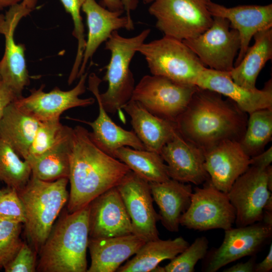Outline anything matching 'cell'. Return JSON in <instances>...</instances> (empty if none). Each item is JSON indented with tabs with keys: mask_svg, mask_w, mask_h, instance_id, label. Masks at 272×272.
<instances>
[{
	"mask_svg": "<svg viewBox=\"0 0 272 272\" xmlns=\"http://www.w3.org/2000/svg\"><path fill=\"white\" fill-rule=\"evenodd\" d=\"M189 243L183 237L174 239L160 238L146 242L135 254V256L123 265L118 272H150L162 261L172 259L182 252Z\"/></svg>",
	"mask_w": 272,
	"mask_h": 272,
	"instance_id": "83f0119b",
	"label": "cell"
},
{
	"mask_svg": "<svg viewBox=\"0 0 272 272\" xmlns=\"http://www.w3.org/2000/svg\"><path fill=\"white\" fill-rule=\"evenodd\" d=\"M204 1H205V2H209V1H211V0H204Z\"/></svg>",
	"mask_w": 272,
	"mask_h": 272,
	"instance_id": "681fc988",
	"label": "cell"
},
{
	"mask_svg": "<svg viewBox=\"0 0 272 272\" xmlns=\"http://www.w3.org/2000/svg\"><path fill=\"white\" fill-rule=\"evenodd\" d=\"M148 11L164 36L181 41L200 35L213 21L204 0H154Z\"/></svg>",
	"mask_w": 272,
	"mask_h": 272,
	"instance_id": "52a82bcc",
	"label": "cell"
},
{
	"mask_svg": "<svg viewBox=\"0 0 272 272\" xmlns=\"http://www.w3.org/2000/svg\"><path fill=\"white\" fill-rule=\"evenodd\" d=\"M65 11L69 13L74 23L73 34L78 41V48L76 59H82L84 51L86 39L84 26L81 15L82 7L86 0H60Z\"/></svg>",
	"mask_w": 272,
	"mask_h": 272,
	"instance_id": "8d00e7d4",
	"label": "cell"
},
{
	"mask_svg": "<svg viewBox=\"0 0 272 272\" xmlns=\"http://www.w3.org/2000/svg\"><path fill=\"white\" fill-rule=\"evenodd\" d=\"M102 2L110 10L124 11L121 0H102Z\"/></svg>",
	"mask_w": 272,
	"mask_h": 272,
	"instance_id": "f6af8a7d",
	"label": "cell"
},
{
	"mask_svg": "<svg viewBox=\"0 0 272 272\" xmlns=\"http://www.w3.org/2000/svg\"><path fill=\"white\" fill-rule=\"evenodd\" d=\"M132 234L124 202L116 187L89 203V237L106 238Z\"/></svg>",
	"mask_w": 272,
	"mask_h": 272,
	"instance_id": "2e32d148",
	"label": "cell"
},
{
	"mask_svg": "<svg viewBox=\"0 0 272 272\" xmlns=\"http://www.w3.org/2000/svg\"><path fill=\"white\" fill-rule=\"evenodd\" d=\"M18 98L14 92L0 79V121L6 108Z\"/></svg>",
	"mask_w": 272,
	"mask_h": 272,
	"instance_id": "f35d334b",
	"label": "cell"
},
{
	"mask_svg": "<svg viewBox=\"0 0 272 272\" xmlns=\"http://www.w3.org/2000/svg\"><path fill=\"white\" fill-rule=\"evenodd\" d=\"M1 79V78H0Z\"/></svg>",
	"mask_w": 272,
	"mask_h": 272,
	"instance_id": "816d5d0a",
	"label": "cell"
},
{
	"mask_svg": "<svg viewBox=\"0 0 272 272\" xmlns=\"http://www.w3.org/2000/svg\"><path fill=\"white\" fill-rule=\"evenodd\" d=\"M256 257L255 255L244 262H238L236 264L224 269L223 272H254Z\"/></svg>",
	"mask_w": 272,
	"mask_h": 272,
	"instance_id": "60d3db41",
	"label": "cell"
},
{
	"mask_svg": "<svg viewBox=\"0 0 272 272\" xmlns=\"http://www.w3.org/2000/svg\"><path fill=\"white\" fill-rule=\"evenodd\" d=\"M114 157L149 182H162L170 179L166 164L157 152L122 147L116 151Z\"/></svg>",
	"mask_w": 272,
	"mask_h": 272,
	"instance_id": "f1b7e54d",
	"label": "cell"
},
{
	"mask_svg": "<svg viewBox=\"0 0 272 272\" xmlns=\"http://www.w3.org/2000/svg\"><path fill=\"white\" fill-rule=\"evenodd\" d=\"M89 204L62 216L40 248L36 271L85 272L89 241Z\"/></svg>",
	"mask_w": 272,
	"mask_h": 272,
	"instance_id": "3957f363",
	"label": "cell"
},
{
	"mask_svg": "<svg viewBox=\"0 0 272 272\" xmlns=\"http://www.w3.org/2000/svg\"><path fill=\"white\" fill-rule=\"evenodd\" d=\"M0 219L25 223L24 206L16 189L8 187L0 197Z\"/></svg>",
	"mask_w": 272,
	"mask_h": 272,
	"instance_id": "d590c367",
	"label": "cell"
},
{
	"mask_svg": "<svg viewBox=\"0 0 272 272\" xmlns=\"http://www.w3.org/2000/svg\"><path fill=\"white\" fill-rule=\"evenodd\" d=\"M69 178L45 181L32 176L18 191L25 213V230L34 250L39 252L54 222L67 203Z\"/></svg>",
	"mask_w": 272,
	"mask_h": 272,
	"instance_id": "277c9868",
	"label": "cell"
},
{
	"mask_svg": "<svg viewBox=\"0 0 272 272\" xmlns=\"http://www.w3.org/2000/svg\"><path fill=\"white\" fill-rule=\"evenodd\" d=\"M122 108L129 116L133 131L146 150L160 154L177 131L175 122L153 114L135 101L130 100Z\"/></svg>",
	"mask_w": 272,
	"mask_h": 272,
	"instance_id": "d4e9b609",
	"label": "cell"
},
{
	"mask_svg": "<svg viewBox=\"0 0 272 272\" xmlns=\"http://www.w3.org/2000/svg\"><path fill=\"white\" fill-rule=\"evenodd\" d=\"M31 12L21 3L10 7L5 15L0 14V34L5 38V49L0 61V78L18 97L22 96L30 77L25 58V47L14 39L15 29L22 18Z\"/></svg>",
	"mask_w": 272,
	"mask_h": 272,
	"instance_id": "5bb4252c",
	"label": "cell"
},
{
	"mask_svg": "<svg viewBox=\"0 0 272 272\" xmlns=\"http://www.w3.org/2000/svg\"><path fill=\"white\" fill-rule=\"evenodd\" d=\"M137 52L144 57L152 75L168 78L179 84L195 85L206 67L183 42L164 36L143 43Z\"/></svg>",
	"mask_w": 272,
	"mask_h": 272,
	"instance_id": "8992f818",
	"label": "cell"
},
{
	"mask_svg": "<svg viewBox=\"0 0 272 272\" xmlns=\"http://www.w3.org/2000/svg\"><path fill=\"white\" fill-rule=\"evenodd\" d=\"M87 73H84L79 78L77 85L72 89L62 91L55 87L45 92L42 85L38 89L30 90V94L16 99L13 102L24 113L39 121L59 119L65 111L77 107H86L93 104V97L80 98L79 96L86 91Z\"/></svg>",
	"mask_w": 272,
	"mask_h": 272,
	"instance_id": "4fadbf2b",
	"label": "cell"
},
{
	"mask_svg": "<svg viewBox=\"0 0 272 272\" xmlns=\"http://www.w3.org/2000/svg\"><path fill=\"white\" fill-rule=\"evenodd\" d=\"M40 123L13 102L6 108L0 121V139L26 160Z\"/></svg>",
	"mask_w": 272,
	"mask_h": 272,
	"instance_id": "4316f807",
	"label": "cell"
},
{
	"mask_svg": "<svg viewBox=\"0 0 272 272\" xmlns=\"http://www.w3.org/2000/svg\"><path fill=\"white\" fill-rule=\"evenodd\" d=\"M102 81L95 74L89 77L88 89L95 96L99 108V114L95 120L83 121L92 128V131L89 132L91 140L101 150L113 157L116 151L122 147L146 150L133 131L125 130L116 124L104 108L97 94Z\"/></svg>",
	"mask_w": 272,
	"mask_h": 272,
	"instance_id": "7402d4cb",
	"label": "cell"
},
{
	"mask_svg": "<svg viewBox=\"0 0 272 272\" xmlns=\"http://www.w3.org/2000/svg\"><path fill=\"white\" fill-rule=\"evenodd\" d=\"M209 243L206 237H197L182 252L164 266L165 272H194L198 261L205 257L208 251Z\"/></svg>",
	"mask_w": 272,
	"mask_h": 272,
	"instance_id": "836d02e7",
	"label": "cell"
},
{
	"mask_svg": "<svg viewBox=\"0 0 272 272\" xmlns=\"http://www.w3.org/2000/svg\"><path fill=\"white\" fill-rule=\"evenodd\" d=\"M151 30L146 29L138 35L124 37L114 31L105 42V49L110 52L108 64L103 81L107 82V90L97 94L105 110L114 114L131 99L134 90V80L130 69V62L137 48L145 42Z\"/></svg>",
	"mask_w": 272,
	"mask_h": 272,
	"instance_id": "5b68a950",
	"label": "cell"
},
{
	"mask_svg": "<svg viewBox=\"0 0 272 272\" xmlns=\"http://www.w3.org/2000/svg\"><path fill=\"white\" fill-rule=\"evenodd\" d=\"M196 86L216 92L233 101L244 112L272 108V81L269 80L261 90H249L235 83L229 72L205 67Z\"/></svg>",
	"mask_w": 272,
	"mask_h": 272,
	"instance_id": "ffe728a7",
	"label": "cell"
},
{
	"mask_svg": "<svg viewBox=\"0 0 272 272\" xmlns=\"http://www.w3.org/2000/svg\"><path fill=\"white\" fill-rule=\"evenodd\" d=\"M154 0H143L145 4H151ZM124 11L126 12V16L129 20H132L130 16L131 11L134 10L137 7L138 0H121Z\"/></svg>",
	"mask_w": 272,
	"mask_h": 272,
	"instance_id": "7bdbcfd3",
	"label": "cell"
},
{
	"mask_svg": "<svg viewBox=\"0 0 272 272\" xmlns=\"http://www.w3.org/2000/svg\"><path fill=\"white\" fill-rule=\"evenodd\" d=\"M211 26L198 36L183 40L207 67L230 72L241 45L239 32L225 18L213 17Z\"/></svg>",
	"mask_w": 272,
	"mask_h": 272,
	"instance_id": "30bf717a",
	"label": "cell"
},
{
	"mask_svg": "<svg viewBox=\"0 0 272 272\" xmlns=\"http://www.w3.org/2000/svg\"><path fill=\"white\" fill-rule=\"evenodd\" d=\"M23 0H0V11L21 3Z\"/></svg>",
	"mask_w": 272,
	"mask_h": 272,
	"instance_id": "bcb514c9",
	"label": "cell"
},
{
	"mask_svg": "<svg viewBox=\"0 0 272 272\" xmlns=\"http://www.w3.org/2000/svg\"><path fill=\"white\" fill-rule=\"evenodd\" d=\"M254 44L243 58L229 72L237 85L249 90L256 88L257 78L266 62L272 58V28L256 33Z\"/></svg>",
	"mask_w": 272,
	"mask_h": 272,
	"instance_id": "484cf974",
	"label": "cell"
},
{
	"mask_svg": "<svg viewBox=\"0 0 272 272\" xmlns=\"http://www.w3.org/2000/svg\"><path fill=\"white\" fill-rule=\"evenodd\" d=\"M21 223L0 219V267H5L22 245Z\"/></svg>",
	"mask_w": 272,
	"mask_h": 272,
	"instance_id": "e575fe53",
	"label": "cell"
},
{
	"mask_svg": "<svg viewBox=\"0 0 272 272\" xmlns=\"http://www.w3.org/2000/svg\"><path fill=\"white\" fill-rule=\"evenodd\" d=\"M130 171L123 163L97 147L87 129L76 126L72 138L67 212L73 213L86 207L97 196L118 185Z\"/></svg>",
	"mask_w": 272,
	"mask_h": 272,
	"instance_id": "6da1fadb",
	"label": "cell"
},
{
	"mask_svg": "<svg viewBox=\"0 0 272 272\" xmlns=\"http://www.w3.org/2000/svg\"><path fill=\"white\" fill-rule=\"evenodd\" d=\"M2 268L1 267H0V269Z\"/></svg>",
	"mask_w": 272,
	"mask_h": 272,
	"instance_id": "f907efd6",
	"label": "cell"
},
{
	"mask_svg": "<svg viewBox=\"0 0 272 272\" xmlns=\"http://www.w3.org/2000/svg\"><path fill=\"white\" fill-rule=\"evenodd\" d=\"M224 231L222 244L208 251L203 259L202 271L216 272L241 258L255 255L272 236V226L262 221Z\"/></svg>",
	"mask_w": 272,
	"mask_h": 272,
	"instance_id": "7c38bea8",
	"label": "cell"
},
{
	"mask_svg": "<svg viewBox=\"0 0 272 272\" xmlns=\"http://www.w3.org/2000/svg\"><path fill=\"white\" fill-rule=\"evenodd\" d=\"M197 88L160 76L146 75L135 86L130 100L138 102L155 115L175 122Z\"/></svg>",
	"mask_w": 272,
	"mask_h": 272,
	"instance_id": "9c48e42d",
	"label": "cell"
},
{
	"mask_svg": "<svg viewBox=\"0 0 272 272\" xmlns=\"http://www.w3.org/2000/svg\"><path fill=\"white\" fill-rule=\"evenodd\" d=\"M5 191V190H3V189H1L0 188V197H1V196L4 193Z\"/></svg>",
	"mask_w": 272,
	"mask_h": 272,
	"instance_id": "c3c4849f",
	"label": "cell"
},
{
	"mask_svg": "<svg viewBox=\"0 0 272 272\" xmlns=\"http://www.w3.org/2000/svg\"><path fill=\"white\" fill-rule=\"evenodd\" d=\"M272 162V147L250 158V166L266 168L271 165Z\"/></svg>",
	"mask_w": 272,
	"mask_h": 272,
	"instance_id": "ab89813d",
	"label": "cell"
},
{
	"mask_svg": "<svg viewBox=\"0 0 272 272\" xmlns=\"http://www.w3.org/2000/svg\"><path fill=\"white\" fill-rule=\"evenodd\" d=\"M262 221L272 226V196L270 197L264 209Z\"/></svg>",
	"mask_w": 272,
	"mask_h": 272,
	"instance_id": "ee69618b",
	"label": "cell"
},
{
	"mask_svg": "<svg viewBox=\"0 0 272 272\" xmlns=\"http://www.w3.org/2000/svg\"><path fill=\"white\" fill-rule=\"evenodd\" d=\"M72 138V134L56 148L39 156L25 160L30 166L31 176L45 181L69 178Z\"/></svg>",
	"mask_w": 272,
	"mask_h": 272,
	"instance_id": "f546056e",
	"label": "cell"
},
{
	"mask_svg": "<svg viewBox=\"0 0 272 272\" xmlns=\"http://www.w3.org/2000/svg\"><path fill=\"white\" fill-rule=\"evenodd\" d=\"M272 167L250 166L227 193L236 212V227L262 221L264 209L271 196Z\"/></svg>",
	"mask_w": 272,
	"mask_h": 272,
	"instance_id": "ba28073f",
	"label": "cell"
},
{
	"mask_svg": "<svg viewBox=\"0 0 272 272\" xmlns=\"http://www.w3.org/2000/svg\"><path fill=\"white\" fill-rule=\"evenodd\" d=\"M81 10L86 16L88 32L78 78L84 74L89 60L100 45L106 42L114 31L120 29H134L132 20L126 16L121 17L124 11L106 9L95 0H86Z\"/></svg>",
	"mask_w": 272,
	"mask_h": 272,
	"instance_id": "44dd1931",
	"label": "cell"
},
{
	"mask_svg": "<svg viewBox=\"0 0 272 272\" xmlns=\"http://www.w3.org/2000/svg\"><path fill=\"white\" fill-rule=\"evenodd\" d=\"M272 270V245L270 244L267 254L260 262L256 263L254 272H270Z\"/></svg>",
	"mask_w": 272,
	"mask_h": 272,
	"instance_id": "b9f144b4",
	"label": "cell"
},
{
	"mask_svg": "<svg viewBox=\"0 0 272 272\" xmlns=\"http://www.w3.org/2000/svg\"><path fill=\"white\" fill-rule=\"evenodd\" d=\"M247 120V114L228 98L198 87L175 123L183 138L205 151L225 141L239 142Z\"/></svg>",
	"mask_w": 272,
	"mask_h": 272,
	"instance_id": "7a4b0ae2",
	"label": "cell"
},
{
	"mask_svg": "<svg viewBox=\"0 0 272 272\" xmlns=\"http://www.w3.org/2000/svg\"><path fill=\"white\" fill-rule=\"evenodd\" d=\"M149 183L153 199L159 209V221L167 230L178 232L181 217L190 204L191 185L171 178Z\"/></svg>",
	"mask_w": 272,
	"mask_h": 272,
	"instance_id": "cb8c5ba5",
	"label": "cell"
},
{
	"mask_svg": "<svg viewBox=\"0 0 272 272\" xmlns=\"http://www.w3.org/2000/svg\"><path fill=\"white\" fill-rule=\"evenodd\" d=\"M31 176L29 164L0 139V181L17 191L22 189Z\"/></svg>",
	"mask_w": 272,
	"mask_h": 272,
	"instance_id": "1f68e13d",
	"label": "cell"
},
{
	"mask_svg": "<svg viewBox=\"0 0 272 272\" xmlns=\"http://www.w3.org/2000/svg\"><path fill=\"white\" fill-rule=\"evenodd\" d=\"M37 1V0H23L21 3L24 6L32 11L36 6Z\"/></svg>",
	"mask_w": 272,
	"mask_h": 272,
	"instance_id": "7dc6e473",
	"label": "cell"
},
{
	"mask_svg": "<svg viewBox=\"0 0 272 272\" xmlns=\"http://www.w3.org/2000/svg\"><path fill=\"white\" fill-rule=\"evenodd\" d=\"M160 154L166 163L171 179L197 186L209 180L205 167L204 151L185 140L178 131Z\"/></svg>",
	"mask_w": 272,
	"mask_h": 272,
	"instance_id": "e0dca14e",
	"label": "cell"
},
{
	"mask_svg": "<svg viewBox=\"0 0 272 272\" xmlns=\"http://www.w3.org/2000/svg\"><path fill=\"white\" fill-rule=\"evenodd\" d=\"M203 184L202 187H194L180 225L199 231L231 228L235 222L236 212L227 193L216 188L209 180Z\"/></svg>",
	"mask_w": 272,
	"mask_h": 272,
	"instance_id": "8fae6325",
	"label": "cell"
},
{
	"mask_svg": "<svg viewBox=\"0 0 272 272\" xmlns=\"http://www.w3.org/2000/svg\"><path fill=\"white\" fill-rule=\"evenodd\" d=\"M206 5L213 17L226 19L230 22V27L239 32L241 45L234 66L243 58L254 35L258 32L272 28L271 4L228 8L210 1L206 2Z\"/></svg>",
	"mask_w": 272,
	"mask_h": 272,
	"instance_id": "ac0fdd59",
	"label": "cell"
},
{
	"mask_svg": "<svg viewBox=\"0 0 272 272\" xmlns=\"http://www.w3.org/2000/svg\"><path fill=\"white\" fill-rule=\"evenodd\" d=\"M205 167L209 181L228 193L235 180L250 166V157L239 141L227 140L204 151Z\"/></svg>",
	"mask_w": 272,
	"mask_h": 272,
	"instance_id": "d6986e66",
	"label": "cell"
},
{
	"mask_svg": "<svg viewBox=\"0 0 272 272\" xmlns=\"http://www.w3.org/2000/svg\"><path fill=\"white\" fill-rule=\"evenodd\" d=\"M116 187L130 218L132 234L146 242L159 239V215L149 182L130 171Z\"/></svg>",
	"mask_w": 272,
	"mask_h": 272,
	"instance_id": "9a60e30c",
	"label": "cell"
},
{
	"mask_svg": "<svg viewBox=\"0 0 272 272\" xmlns=\"http://www.w3.org/2000/svg\"><path fill=\"white\" fill-rule=\"evenodd\" d=\"M244 133L239 141L250 158L264 151L272 138V108L255 111L249 114Z\"/></svg>",
	"mask_w": 272,
	"mask_h": 272,
	"instance_id": "4dcf8cb0",
	"label": "cell"
},
{
	"mask_svg": "<svg viewBox=\"0 0 272 272\" xmlns=\"http://www.w3.org/2000/svg\"><path fill=\"white\" fill-rule=\"evenodd\" d=\"M36 251L26 243L22 246L13 260L4 267L6 272H35L37 262Z\"/></svg>",
	"mask_w": 272,
	"mask_h": 272,
	"instance_id": "74e56055",
	"label": "cell"
},
{
	"mask_svg": "<svg viewBox=\"0 0 272 272\" xmlns=\"http://www.w3.org/2000/svg\"><path fill=\"white\" fill-rule=\"evenodd\" d=\"M73 131V128L62 124L59 119L40 121L26 159L39 156L58 146L70 138Z\"/></svg>",
	"mask_w": 272,
	"mask_h": 272,
	"instance_id": "d6a6232c",
	"label": "cell"
},
{
	"mask_svg": "<svg viewBox=\"0 0 272 272\" xmlns=\"http://www.w3.org/2000/svg\"><path fill=\"white\" fill-rule=\"evenodd\" d=\"M145 242L133 234L106 238H89L91 264L87 271H116Z\"/></svg>",
	"mask_w": 272,
	"mask_h": 272,
	"instance_id": "603a6c76",
	"label": "cell"
}]
</instances>
